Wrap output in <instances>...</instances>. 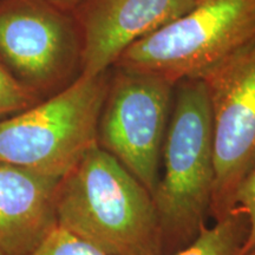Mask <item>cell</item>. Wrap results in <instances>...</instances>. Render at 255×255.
Returning a JSON list of instances; mask_svg holds the SVG:
<instances>
[{
	"label": "cell",
	"mask_w": 255,
	"mask_h": 255,
	"mask_svg": "<svg viewBox=\"0 0 255 255\" xmlns=\"http://www.w3.org/2000/svg\"><path fill=\"white\" fill-rule=\"evenodd\" d=\"M213 127L215 181L209 216L235 208L239 187L255 168V45L205 78Z\"/></svg>",
	"instance_id": "52a82bcc"
},
{
	"label": "cell",
	"mask_w": 255,
	"mask_h": 255,
	"mask_svg": "<svg viewBox=\"0 0 255 255\" xmlns=\"http://www.w3.org/2000/svg\"><path fill=\"white\" fill-rule=\"evenodd\" d=\"M30 255H107L56 226Z\"/></svg>",
	"instance_id": "7c38bea8"
},
{
	"label": "cell",
	"mask_w": 255,
	"mask_h": 255,
	"mask_svg": "<svg viewBox=\"0 0 255 255\" xmlns=\"http://www.w3.org/2000/svg\"><path fill=\"white\" fill-rule=\"evenodd\" d=\"M43 101L8 71L0 60V120L28 109Z\"/></svg>",
	"instance_id": "8fae6325"
},
{
	"label": "cell",
	"mask_w": 255,
	"mask_h": 255,
	"mask_svg": "<svg viewBox=\"0 0 255 255\" xmlns=\"http://www.w3.org/2000/svg\"><path fill=\"white\" fill-rule=\"evenodd\" d=\"M244 255H255V247H253L252 250L246 252V253H245Z\"/></svg>",
	"instance_id": "9a60e30c"
},
{
	"label": "cell",
	"mask_w": 255,
	"mask_h": 255,
	"mask_svg": "<svg viewBox=\"0 0 255 255\" xmlns=\"http://www.w3.org/2000/svg\"><path fill=\"white\" fill-rule=\"evenodd\" d=\"M0 255H4V254H2V253H1V252H0Z\"/></svg>",
	"instance_id": "2e32d148"
},
{
	"label": "cell",
	"mask_w": 255,
	"mask_h": 255,
	"mask_svg": "<svg viewBox=\"0 0 255 255\" xmlns=\"http://www.w3.org/2000/svg\"><path fill=\"white\" fill-rule=\"evenodd\" d=\"M174 85L155 73L115 65L98 121L97 144L151 195L159 178Z\"/></svg>",
	"instance_id": "5b68a950"
},
{
	"label": "cell",
	"mask_w": 255,
	"mask_h": 255,
	"mask_svg": "<svg viewBox=\"0 0 255 255\" xmlns=\"http://www.w3.org/2000/svg\"><path fill=\"white\" fill-rule=\"evenodd\" d=\"M161 163L152 200L161 255H171L189 246L207 226L214 190L212 115L201 79L175 83Z\"/></svg>",
	"instance_id": "7a4b0ae2"
},
{
	"label": "cell",
	"mask_w": 255,
	"mask_h": 255,
	"mask_svg": "<svg viewBox=\"0 0 255 255\" xmlns=\"http://www.w3.org/2000/svg\"><path fill=\"white\" fill-rule=\"evenodd\" d=\"M45 1L50 2L51 5L56 6L63 11L72 12L76 7H78L85 0H45Z\"/></svg>",
	"instance_id": "5bb4252c"
},
{
	"label": "cell",
	"mask_w": 255,
	"mask_h": 255,
	"mask_svg": "<svg viewBox=\"0 0 255 255\" xmlns=\"http://www.w3.org/2000/svg\"><path fill=\"white\" fill-rule=\"evenodd\" d=\"M57 226L107 255H161L152 195L96 144L59 178Z\"/></svg>",
	"instance_id": "6da1fadb"
},
{
	"label": "cell",
	"mask_w": 255,
	"mask_h": 255,
	"mask_svg": "<svg viewBox=\"0 0 255 255\" xmlns=\"http://www.w3.org/2000/svg\"><path fill=\"white\" fill-rule=\"evenodd\" d=\"M59 178L0 163V252L30 255L57 226Z\"/></svg>",
	"instance_id": "9c48e42d"
},
{
	"label": "cell",
	"mask_w": 255,
	"mask_h": 255,
	"mask_svg": "<svg viewBox=\"0 0 255 255\" xmlns=\"http://www.w3.org/2000/svg\"><path fill=\"white\" fill-rule=\"evenodd\" d=\"M196 0H85L71 12L82 39V75L113 68L136 41L182 17Z\"/></svg>",
	"instance_id": "ba28073f"
},
{
	"label": "cell",
	"mask_w": 255,
	"mask_h": 255,
	"mask_svg": "<svg viewBox=\"0 0 255 255\" xmlns=\"http://www.w3.org/2000/svg\"><path fill=\"white\" fill-rule=\"evenodd\" d=\"M111 68L0 120V163L60 178L97 144Z\"/></svg>",
	"instance_id": "3957f363"
},
{
	"label": "cell",
	"mask_w": 255,
	"mask_h": 255,
	"mask_svg": "<svg viewBox=\"0 0 255 255\" xmlns=\"http://www.w3.org/2000/svg\"><path fill=\"white\" fill-rule=\"evenodd\" d=\"M248 233V216L244 210L235 207L212 227L205 226L189 246L171 255H239Z\"/></svg>",
	"instance_id": "30bf717a"
},
{
	"label": "cell",
	"mask_w": 255,
	"mask_h": 255,
	"mask_svg": "<svg viewBox=\"0 0 255 255\" xmlns=\"http://www.w3.org/2000/svg\"><path fill=\"white\" fill-rule=\"evenodd\" d=\"M254 45L255 0H197L182 17L128 47L115 65L175 84L203 79Z\"/></svg>",
	"instance_id": "277c9868"
},
{
	"label": "cell",
	"mask_w": 255,
	"mask_h": 255,
	"mask_svg": "<svg viewBox=\"0 0 255 255\" xmlns=\"http://www.w3.org/2000/svg\"><path fill=\"white\" fill-rule=\"evenodd\" d=\"M196 1H197V0H196Z\"/></svg>",
	"instance_id": "e0dca14e"
},
{
	"label": "cell",
	"mask_w": 255,
	"mask_h": 255,
	"mask_svg": "<svg viewBox=\"0 0 255 255\" xmlns=\"http://www.w3.org/2000/svg\"><path fill=\"white\" fill-rule=\"evenodd\" d=\"M235 207L244 210L250 221V233L239 254L244 255L246 252L255 247V168L239 187L237 196H235Z\"/></svg>",
	"instance_id": "4fadbf2b"
},
{
	"label": "cell",
	"mask_w": 255,
	"mask_h": 255,
	"mask_svg": "<svg viewBox=\"0 0 255 255\" xmlns=\"http://www.w3.org/2000/svg\"><path fill=\"white\" fill-rule=\"evenodd\" d=\"M0 60L41 100L82 76V39L71 12L45 0H0Z\"/></svg>",
	"instance_id": "8992f818"
}]
</instances>
